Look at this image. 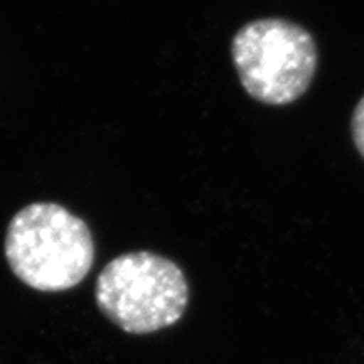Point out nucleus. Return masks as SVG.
I'll return each mask as SVG.
<instances>
[{"mask_svg": "<svg viewBox=\"0 0 364 364\" xmlns=\"http://www.w3.org/2000/svg\"><path fill=\"white\" fill-rule=\"evenodd\" d=\"M6 258L24 284L41 292H63L88 275L95 245L81 218L59 204L34 203L12 218Z\"/></svg>", "mask_w": 364, "mask_h": 364, "instance_id": "f257e3e1", "label": "nucleus"}, {"mask_svg": "<svg viewBox=\"0 0 364 364\" xmlns=\"http://www.w3.org/2000/svg\"><path fill=\"white\" fill-rule=\"evenodd\" d=\"M231 59L250 97L284 107L297 102L312 85L318 51L306 27L272 17L241 27L231 43Z\"/></svg>", "mask_w": 364, "mask_h": 364, "instance_id": "f03ea898", "label": "nucleus"}, {"mask_svg": "<svg viewBox=\"0 0 364 364\" xmlns=\"http://www.w3.org/2000/svg\"><path fill=\"white\" fill-rule=\"evenodd\" d=\"M105 316L132 334L176 324L188 307L189 289L174 262L149 252L125 253L100 273L95 290Z\"/></svg>", "mask_w": 364, "mask_h": 364, "instance_id": "7ed1b4c3", "label": "nucleus"}, {"mask_svg": "<svg viewBox=\"0 0 364 364\" xmlns=\"http://www.w3.org/2000/svg\"><path fill=\"white\" fill-rule=\"evenodd\" d=\"M351 134L354 145H356L358 152L361 154L364 159V95L359 100L356 108H354L353 117H351Z\"/></svg>", "mask_w": 364, "mask_h": 364, "instance_id": "20e7f679", "label": "nucleus"}]
</instances>
